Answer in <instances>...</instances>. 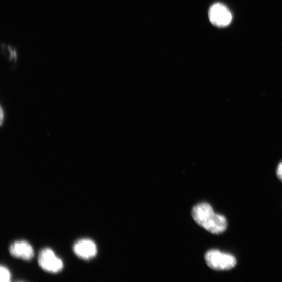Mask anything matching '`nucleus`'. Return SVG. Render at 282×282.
I'll return each mask as SVG.
<instances>
[{
    "mask_svg": "<svg viewBox=\"0 0 282 282\" xmlns=\"http://www.w3.org/2000/svg\"><path fill=\"white\" fill-rule=\"evenodd\" d=\"M38 263L44 270L53 273L60 272L64 267L62 260L50 248H45L41 251Z\"/></svg>",
    "mask_w": 282,
    "mask_h": 282,
    "instance_id": "nucleus-4",
    "label": "nucleus"
},
{
    "mask_svg": "<svg viewBox=\"0 0 282 282\" xmlns=\"http://www.w3.org/2000/svg\"><path fill=\"white\" fill-rule=\"evenodd\" d=\"M0 115H1L0 116V119H1V122H0V124H1V126H2L4 123V120L5 119V112L4 111L2 106H1V111H0Z\"/></svg>",
    "mask_w": 282,
    "mask_h": 282,
    "instance_id": "nucleus-10",
    "label": "nucleus"
},
{
    "mask_svg": "<svg viewBox=\"0 0 282 282\" xmlns=\"http://www.w3.org/2000/svg\"><path fill=\"white\" fill-rule=\"evenodd\" d=\"M209 18L210 22L218 27H225L232 22V14L227 6L221 3H215L210 8Z\"/></svg>",
    "mask_w": 282,
    "mask_h": 282,
    "instance_id": "nucleus-3",
    "label": "nucleus"
},
{
    "mask_svg": "<svg viewBox=\"0 0 282 282\" xmlns=\"http://www.w3.org/2000/svg\"><path fill=\"white\" fill-rule=\"evenodd\" d=\"M11 273L6 267L2 265L0 267V280L1 281L9 282L11 280Z\"/></svg>",
    "mask_w": 282,
    "mask_h": 282,
    "instance_id": "nucleus-8",
    "label": "nucleus"
},
{
    "mask_svg": "<svg viewBox=\"0 0 282 282\" xmlns=\"http://www.w3.org/2000/svg\"><path fill=\"white\" fill-rule=\"evenodd\" d=\"M2 51L10 62L16 63L17 60V53L16 49L5 44H2Z\"/></svg>",
    "mask_w": 282,
    "mask_h": 282,
    "instance_id": "nucleus-7",
    "label": "nucleus"
},
{
    "mask_svg": "<svg viewBox=\"0 0 282 282\" xmlns=\"http://www.w3.org/2000/svg\"><path fill=\"white\" fill-rule=\"evenodd\" d=\"M192 216L196 223L212 234L218 235L227 229L228 222L225 217L215 213L208 203L195 206L192 209Z\"/></svg>",
    "mask_w": 282,
    "mask_h": 282,
    "instance_id": "nucleus-1",
    "label": "nucleus"
},
{
    "mask_svg": "<svg viewBox=\"0 0 282 282\" xmlns=\"http://www.w3.org/2000/svg\"><path fill=\"white\" fill-rule=\"evenodd\" d=\"M276 173L279 179L282 181V162L277 167Z\"/></svg>",
    "mask_w": 282,
    "mask_h": 282,
    "instance_id": "nucleus-9",
    "label": "nucleus"
},
{
    "mask_svg": "<svg viewBox=\"0 0 282 282\" xmlns=\"http://www.w3.org/2000/svg\"><path fill=\"white\" fill-rule=\"evenodd\" d=\"M9 251L13 257L26 261L31 260L34 255L33 247L30 244L24 240L12 244L10 246Z\"/></svg>",
    "mask_w": 282,
    "mask_h": 282,
    "instance_id": "nucleus-6",
    "label": "nucleus"
},
{
    "mask_svg": "<svg viewBox=\"0 0 282 282\" xmlns=\"http://www.w3.org/2000/svg\"><path fill=\"white\" fill-rule=\"evenodd\" d=\"M205 260L211 269L217 271L231 270L237 264V260L234 256L217 250H211L207 252L205 255Z\"/></svg>",
    "mask_w": 282,
    "mask_h": 282,
    "instance_id": "nucleus-2",
    "label": "nucleus"
},
{
    "mask_svg": "<svg viewBox=\"0 0 282 282\" xmlns=\"http://www.w3.org/2000/svg\"><path fill=\"white\" fill-rule=\"evenodd\" d=\"M75 255L84 260H90L97 255L96 244L89 239H80L75 243L73 246Z\"/></svg>",
    "mask_w": 282,
    "mask_h": 282,
    "instance_id": "nucleus-5",
    "label": "nucleus"
}]
</instances>
